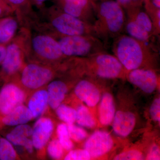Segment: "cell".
Listing matches in <instances>:
<instances>
[{
  "label": "cell",
  "mask_w": 160,
  "mask_h": 160,
  "mask_svg": "<svg viewBox=\"0 0 160 160\" xmlns=\"http://www.w3.org/2000/svg\"><path fill=\"white\" fill-rule=\"evenodd\" d=\"M112 40L113 54L127 71L140 68L155 69L157 49L124 33Z\"/></svg>",
  "instance_id": "cell-1"
},
{
  "label": "cell",
  "mask_w": 160,
  "mask_h": 160,
  "mask_svg": "<svg viewBox=\"0 0 160 160\" xmlns=\"http://www.w3.org/2000/svg\"><path fill=\"white\" fill-rule=\"evenodd\" d=\"M97 37L107 44L108 41L123 33L126 21L125 9L115 0L93 1Z\"/></svg>",
  "instance_id": "cell-2"
},
{
  "label": "cell",
  "mask_w": 160,
  "mask_h": 160,
  "mask_svg": "<svg viewBox=\"0 0 160 160\" xmlns=\"http://www.w3.org/2000/svg\"><path fill=\"white\" fill-rule=\"evenodd\" d=\"M76 60L84 72L102 79L124 78L128 72L114 55L107 52Z\"/></svg>",
  "instance_id": "cell-3"
},
{
  "label": "cell",
  "mask_w": 160,
  "mask_h": 160,
  "mask_svg": "<svg viewBox=\"0 0 160 160\" xmlns=\"http://www.w3.org/2000/svg\"><path fill=\"white\" fill-rule=\"evenodd\" d=\"M54 37L66 58L88 57L107 52V43L93 35Z\"/></svg>",
  "instance_id": "cell-4"
},
{
  "label": "cell",
  "mask_w": 160,
  "mask_h": 160,
  "mask_svg": "<svg viewBox=\"0 0 160 160\" xmlns=\"http://www.w3.org/2000/svg\"><path fill=\"white\" fill-rule=\"evenodd\" d=\"M49 25L54 36L93 35V25L66 13L56 6L49 11Z\"/></svg>",
  "instance_id": "cell-5"
},
{
  "label": "cell",
  "mask_w": 160,
  "mask_h": 160,
  "mask_svg": "<svg viewBox=\"0 0 160 160\" xmlns=\"http://www.w3.org/2000/svg\"><path fill=\"white\" fill-rule=\"evenodd\" d=\"M29 53L47 62H58L66 58L63 55L56 38L46 33L29 35L27 55Z\"/></svg>",
  "instance_id": "cell-6"
},
{
  "label": "cell",
  "mask_w": 160,
  "mask_h": 160,
  "mask_svg": "<svg viewBox=\"0 0 160 160\" xmlns=\"http://www.w3.org/2000/svg\"><path fill=\"white\" fill-rule=\"evenodd\" d=\"M21 34L6 46V56L1 64L0 76L6 78L13 75L22 68L27 55L28 32L22 31Z\"/></svg>",
  "instance_id": "cell-7"
},
{
  "label": "cell",
  "mask_w": 160,
  "mask_h": 160,
  "mask_svg": "<svg viewBox=\"0 0 160 160\" xmlns=\"http://www.w3.org/2000/svg\"><path fill=\"white\" fill-rule=\"evenodd\" d=\"M54 74L53 69L48 66L38 63H29L22 69L21 82L29 89H38L49 82Z\"/></svg>",
  "instance_id": "cell-8"
},
{
  "label": "cell",
  "mask_w": 160,
  "mask_h": 160,
  "mask_svg": "<svg viewBox=\"0 0 160 160\" xmlns=\"http://www.w3.org/2000/svg\"><path fill=\"white\" fill-rule=\"evenodd\" d=\"M61 10L93 25L95 12L92 0H55Z\"/></svg>",
  "instance_id": "cell-9"
},
{
  "label": "cell",
  "mask_w": 160,
  "mask_h": 160,
  "mask_svg": "<svg viewBox=\"0 0 160 160\" xmlns=\"http://www.w3.org/2000/svg\"><path fill=\"white\" fill-rule=\"evenodd\" d=\"M126 78L131 84L148 94L154 92L159 78L154 69L140 68L127 72Z\"/></svg>",
  "instance_id": "cell-10"
},
{
  "label": "cell",
  "mask_w": 160,
  "mask_h": 160,
  "mask_svg": "<svg viewBox=\"0 0 160 160\" xmlns=\"http://www.w3.org/2000/svg\"><path fill=\"white\" fill-rule=\"evenodd\" d=\"M26 98L24 92L13 83L5 84L0 90V117L9 114L22 105Z\"/></svg>",
  "instance_id": "cell-11"
},
{
  "label": "cell",
  "mask_w": 160,
  "mask_h": 160,
  "mask_svg": "<svg viewBox=\"0 0 160 160\" xmlns=\"http://www.w3.org/2000/svg\"><path fill=\"white\" fill-rule=\"evenodd\" d=\"M113 145V139L109 132L97 130L87 138L84 147L91 158H97L109 152Z\"/></svg>",
  "instance_id": "cell-12"
},
{
  "label": "cell",
  "mask_w": 160,
  "mask_h": 160,
  "mask_svg": "<svg viewBox=\"0 0 160 160\" xmlns=\"http://www.w3.org/2000/svg\"><path fill=\"white\" fill-rule=\"evenodd\" d=\"M74 92L81 101L90 107L96 106L101 98L98 86L91 80L87 79L78 82L75 87Z\"/></svg>",
  "instance_id": "cell-13"
},
{
  "label": "cell",
  "mask_w": 160,
  "mask_h": 160,
  "mask_svg": "<svg viewBox=\"0 0 160 160\" xmlns=\"http://www.w3.org/2000/svg\"><path fill=\"white\" fill-rule=\"evenodd\" d=\"M53 122L48 118H41L37 120L32 129V141L35 149H41L45 147L53 132Z\"/></svg>",
  "instance_id": "cell-14"
},
{
  "label": "cell",
  "mask_w": 160,
  "mask_h": 160,
  "mask_svg": "<svg viewBox=\"0 0 160 160\" xmlns=\"http://www.w3.org/2000/svg\"><path fill=\"white\" fill-rule=\"evenodd\" d=\"M136 122L135 115L130 111L119 110L116 112L112 122L113 131L121 137L128 136L134 129Z\"/></svg>",
  "instance_id": "cell-15"
},
{
  "label": "cell",
  "mask_w": 160,
  "mask_h": 160,
  "mask_svg": "<svg viewBox=\"0 0 160 160\" xmlns=\"http://www.w3.org/2000/svg\"><path fill=\"white\" fill-rule=\"evenodd\" d=\"M0 19V45L7 46L16 37L21 22L16 15Z\"/></svg>",
  "instance_id": "cell-16"
},
{
  "label": "cell",
  "mask_w": 160,
  "mask_h": 160,
  "mask_svg": "<svg viewBox=\"0 0 160 160\" xmlns=\"http://www.w3.org/2000/svg\"><path fill=\"white\" fill-rule=\"evenodd\" d=\"M98 108L99 120L102 125L108 126L112 122L116 113L113 96L109 92H105L100 100Z\"/></svg>",
  "instance_id": "cell-17"
},
{
  "label": "cell",
  "mask_w": 160,
  "mask_h": 160,
  "mask_svg": "<svg viewBox=\"0 0 160 160\" xmlns=\"http://www.w3.org/2000/svg\"><path fill=\"white\" fill-rule=\"evenodd\" d=\"M123 33L157 49L154 43L157 37L149 34L138 26L133 20L126 16Z\"/></svg>",
  "instance_id": "cell-18"
},
{
  "label": "cell",
  "mask_w": 160,
  "mask_h": 160,
  "mask_svg": "<svg viewBox=\"0 0 160 160\" xmlns=\"http://www.w3.org/2000/svg\"><path fill=\"white\" fill-rule=\"evenodd\" d=\"M68 91L66 83L61 80L49 83L47 88L48 104L52 109H56L62 102Z\"/></svg>",
  "instance_id": "cell-19"
},
{
  "label": "cell",
  "mask_w": 160,
  "mask_h": 160,
  "mask_svg": "<svg viewBox=\"0 0 160 160\" xmlns=\"http://www.w3.org/2000/svg\"><path fill=\"white\" fill-rule=\"evenodd\" d=\"M33 117L28 107L21 105L3 117L1 121L5 126H17L26 124Z\"/></svg>",
  "instance_id": "cell-20"
},
{
  "label": "cell",
  "mask_w": 160,
  "mask_h": 160,
  "mask_svg": "<svg viewBox=\"0 0 160 160\" xmlns=\"http://www.w3.org/2000/svg\"><path fill=\"white\" fill-rule=\"evenodd\" d=\"M125 10L127 17L133 20L138 26L149 34L156 37L154 35L151 20L143 6L133 7Z\"/></svg>",
  "instance_id": "cell-21"
},
{
  "label": "cell",
  "mask_w": 160,
  "mask_h": 160,
  "mask_svg": "<svg viewBox=\"0 0 160 160\" xmlns=\"http://www.w3.org/2000/svg\"><path fill=\"white\" fill-rule=\"evenodd\" d=\"M48 105L47 91L40 90L32 95L29 100L28 107L33 118H35L39 117L44 113Z\"/></svg>",
  "instance_id": "cell-22"
},
{
  "label": "cell",
  "mask_w": 160,
  "mask_h": 160,
  "mask_svg": "<svg viewBox=\"0 0 160 160\" xmlns=\"http://www.w3.org/2000/svg\"><path fill=\"white\" fill-rule=\"evenodd\" d=\"M12 9H13L20 22L22 23L25 14L31 13L32 10V5L30 0H5Z\"/></svg>",
  "instance_id": "cell-23"
},
{
  "label": "cell",
  "mask_w": 160,
  "mask_h": 160,
  "mask_svg": "<svg viewBox=\"0 0 160 160\" xmlns=\"http://www.w3.org/2000/svg\"><path fill=\"white\" fill-rule=\"evenodd\" d=\"M143 7L151 20L155 35L157 37H159L160 8L155 6L150 0H144Z\"/></svg>",
  "instance_id": "cell-24"
},
{
  "label": "cell",
  "mask_w": 160,
  "mask_h": 160,
  "mask_svg": "<svg viewBox=\"0 0 160 160\" xmlns=\"http://www.w3.org/2000/svg\"><path fill=\"white\" fill-rule=\"evenodd\" d=\"M76 111V121L79 126L87 128H94L96 124L95 119L86 106L81 105Z\"/></svg>",
  "instance_id": "cell-25"
},
{
  "label": "cell",
  "mask_w": 160,
  "mask_h": 160,
  "mask_svg": "<svg viewBox=\"0 0 160 160\" xmlns=\"http://www.w3.org/2000/svg\"><path fill=\"white\" fill-rule=\"evenodd\" d=\"M56 112L59 118L66 125L74 124L76 122V110L70 106L61 104L56 109Z\"/></svg>",
  "instance_id": "cell-26"
},
{
  "label": "cell",
  "mask_w": 160,
  "mask_h": 160,
  "mask_svg": "<svg viewBox=\"0 0 160 160\" xmlns=\"http://www.w3.org/2000/svg\"><path fill=\"white\" fill-rule=\"evenodd\" d=\"M58 139L64 149L71 150L73 148V144L70 138L68 132L67 126L65 123H61L58 125L57 129Z\"/></svg>",
  "instance_id": "cell-27"
},
{
  "label": "cell",
  "mask_w": 160,
  "mask_h": 160,
  "mask_svg": "<svg viewBox=\"0 0 160 160\" xmlns=\"http://www.w3.org/2000/svg\"><path fill=\"white\" fill-rule=\"evenodd\" d=\"M17 157L12 144L9 140L4 138H0V160H15Z\"/></svg>",
  "instance_id": "cell-28"
},
{
  "label": "cell",
  "mask_w": 160,
  "mask_h": 160,
  "mask_svg": "<svg viewBox=\"0 0 160 160\" xmlns=\"http://www.w3.org/2000/svg\"><path fill=\"white\" fill-rule=\"evenodd\" d=\"M6 139L15 146H21L25 148L29 153H32L33 146L32 140L29 138H22L12 135L9 133L6 136Z\"/></svg>",
  "instance_id": "cell-29"
},
{
  "label": "cell",
  "mask_w": 160,
  "mask_h": 160,
  "mask_svg": "<svg viewBox=\"0 0 160 160\" xmlns=\"http://www.w3.org/2000/svg\"><path fill=\"white\" fill-rule=\"evenodd\" d=\"M63 149L58 140H52L48 144L47 152L53 159L59 160L62 157Z\"/></svg>",
  "instance_id": "cell-30"
},
{
  "label": "cell",
  "mask_w": 160,
  "mask_h": 160,
  "mask_svg": "<svg viewBox=\"0 0 160 160\" xmlns=\"http://www.w3.org/2000/svg\"><path fill=\"white\" fill-rule=\"evenodd\" d=\"M69 136L71 140L75 142H80L85 139L87 137V132L81 126L73 124L67 125Z\"/></svg>",
  "instance_id": "cell-31"
},
{
  "label": "cell",
  "mask_w": 160,
  "mask_h": 160,
  "mask_svg": "<svg viewBox=\"0 0 160 160\" xmlns=\"http://www.w3.org/2000/svg\"><path fill=\"white\" fill-rule=\"evenodd\" d=\"M91 158L88 152L85 149L71 150L65 157V160H88Z\"/></svg>",
  "instance_id": "cell-32"
},
{
  "label": "cell",
  "mask_w": 160,
  "mask_h": 160,
  "mask_svg": "<svg viewBox=\"0 0 160 160\" xmlns=\"http://www.w3.org/2000/svg\"><path fill=\"white\" fill-rule=\"evenodd\" d=\"M144 157L142 152L139 150H130L124 152L114 158L116 160H143Z\"/></svg>",
  "instance_id": "cell-33"
},
{
  "label": "cell",
  "mask_w": 160,
  "mask_h": 160,
  "mask_svg": "<svg viewBox=\"0 0 160 160\" xmlns=\"http://www.w3.org/2000/svg\"><path fill=\"white\" fill-rule=\"evenodd\" d=\"M32 129L26 124L16 126L10 132V134L19 137L29 138L32 134Z\"/></svg>",
  "instance_id": "cell-34"
},
{
  "label": "cell",
  "mask_w": 160,
  "mask_h": 160,
  "mask_svg": "<svg viewBox=\"0 0 160 160\" xmlns=\"http://www.w3.org/2000/svg\"><path fill=\"white\" fill-rule=\"evenodd\" d=\"M149 114L151 119L160 123V98H157L153 100L149 108Z\"/></svg>",
  "instance_id": "cell-35"
},
{
  "label": "cell",
  "mask_w": 160,
  "mask_h": 160,
  "mask_svg": "<svg viewBox=\"0 0 160 160\" xmlns=\"http://www.w3.org/2000/svg\"><path fill=\"white\" fill-rule=\"evenodd\" d=\"M124 8L125 10L133 8L143 6L144 0H115Z\"/></svg>",
  "instance_id": "cell-36"
},
{
  "label": "cell",
  "mask_w": 160,
  "mask_h": 160,
  "mask_svg": "<svg viewBox=\"0 0 160 160\" xmlns=\"http://www.w3.org/2000/svg\"><path fill=\"white\" fill-rule=\"evenodd\" d=\"M15 14L13 9L8 5L5 0H0V19Z\"/></svg>",
  "instance_id": "cell-37"
},
{
  "label": "cell",
  "mask_w": 160,
  "mask_h": 160,
  "mask_svg": "<svg viewBox=\"0 0 160 160\" xmlns=\"http://www.w3.org/2000/svg\"><path fill=\"white\" fill-rule=\"evenodd\" d=\"M160 154L159 148L157 146H152L147 154L146 159L151 160H160Z\"/></svg>",
  "instance_id": "cell-38"
},
{
  "label": "cell",
  "mask_w": 160,
  "mask_h": 160,
  "mask_svg": "<svg viewBox=\"0 0 160 160\" xmlns=\"http://www.w3.org/2000/svg\"><path fill=\"white\" fill-rule=\"evenodd\" d=\"M6 46L0 45V65L2 62L4 58L6 56Z\"/></svg>",
  "instance_id": "cell-39"
},
{
  "label": "cell",
  "mask_w": 160,
  "mask_h": 160,
  "mask_svg": "<svg viewBox=\"0 0 160 160\" xmlns=\"http://www.w3.org/2000/svg\"><path fill=\"white\" fill-rule=\"evenodd\" d=\"M48 0H30L32 6H36L40 7L44 4L45 2Z\"/></svg>",
  "instance_id": "cell-40"
},
{
  "label": "cell",
  "mask_w": 160,
  "mask_h": 160,
  "mask_svg": "<svg viewBox=\"0 0 160 160\" xmlns=\"http://www.w3.org/2000/svg\"><path fill=\"white\" fill-rule=\"evenodd\" d=\"M155 6L160 8V0H150Z\"/></svg>",
  "instance_id": "cell-41"
},
{
  "label": "cell",
  "mask_w": 160,
  "mask_h": 160,
  "mask_svg": "<svg viewBox=\"0 0 160 160\" xmlns=\"http://www.w3.org/2000/svg\"><path fill=\"white\" fill-rule=\"evenodd\" d=\"M92 1H97V0H92Z\"/></svg>",
  "instance_id": "cell-42"
}]
</instances>
